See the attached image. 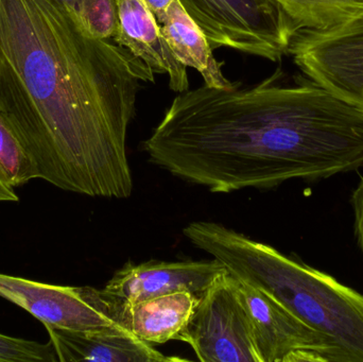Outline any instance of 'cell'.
<instances>
[{
	"instance_id": "11",
	"label": "cell",
	"mask_w": 363,
	"mask_h": 362,
	"mask_svg": "<svg viewBox=\"0 0 363 362\" xmlns=\"http://www.w3.org/2000/svg\"><path fill=\"white\" fill-rule=\"evenodd\" d=\"M57 361L167 362L166 357L131 332L47 329Z\"/></svg>"
},
{
	"instance_id": "16",
	"label": "cell",
	"mask_w": 363,
	"mask_h": 362,
	"mask_svg": "<svg viewBox=\"0 0 363 362\" xmlns=\"http://www.w3.org/2000/svg\"><path fill=\"white\" fill-rule=\"evenodd\" d=\"M69 9L83 30L91 38L98 40L114 38L118 23L116 0H74Z\"/></svg>"
},
{
	"instance_id": "10",
	"label": "cell",
	"mask_w": 363,
	"mask_h": 362,
	"mask_svg": "<svg viewBox=\"0 0 363 362\" xmlns=\"http://www.w3.org/2000/svg\"><path fill=\"white\" fill-rule=\"evenodd\" d=\"M116 1L118 23L113 38L116 44L140 57L155 74H167L172 91H188L187 67L174 55L148 4L145 0Z\"/></svg>"
},
{
	"instance_id": "5",
	"label": "cell",
	"mask_w": 363,
	"mask_h": 362,
	"mask_svg": "<svg viewBox=\"0 0 363 362\" xmlns=\"http://www.w3.org/2000/svg\"><path fill=\"white\" fill-rule=\"evenodd\" d=\"M177 340L189 344L201 362H260L238 281L226 270L199 298Z\"/></svg>"
},
{
	"instance_id": "15",
	"label": "cell",
	"mask_w": 363,
	"mask_h": 362,
	"mask_svg": "<svg viewBox=\"0 0 363 362\" xmlns=\"http://www.w3.org/2000/svg\"><path fill=\"white\" fill-rule=\"evenodd\" d=\"M33 179H38L35 167L0 111V180L15 189Z\"/></svg>"
},
{
	"instance_id": "3",
	"label": "cell",
	"mask_w": 363,
	"mask_h": 362,
	"mask_svg": "<svg viewBox=\"0 0 363 362\" xmlns=\"http://www.w3.org/2000/svg\"><path fill=\"white\" fill-rule=\"evenodd\" d=\"M183 233L236 280L272 298L328 338L338 362H363L362 293L219 223L196 221Z\"/></svg>"
},
{
	"instance_id": "13",
	"label": "cell",
	"mask_w": 363,
	"mask_h": 362,
	"mask_svg": "<svg viewBox=\"0 0 363 362\" xmlns=\"http://www.w3.org/2000/svg\"><path fill=\"white\" fill-rule=\"evenodd\" d=\"M199 298L188 291L151 298L130 306L123 323L133 335L148 344L177 340L189 322Z\"/></svg>"
},
{
	"instance_id": "18",
	"label": "cell",
	"mask_w": 363,
	"mask_h": 362,
	"mask_svg": "<svg viewBox=\"0 0 363 362\" xmlns=\"http://www.w3.org/2000/svg\"><path fill=\"white\" fill-rule=\"evenodd\" d=\"M351 203L355 215V236L363 254V176L352 193Z\"/></svg>"
},
{
	"instance_id": "14",
	"label": "cell",
	"mask_w": 363,
	"mask_h": 362,
	"mask_svg": "<svg viewBox=\"0 0 363 362\" xmlns=\"http://www.w3.org/2000/svg\"><path fill=\"white\" fill-rule=\"evenodd\" d=\"M300 29H328L363 14V0H277Z\"/></svg>"
},
{
	"instance_id": "17",
	"label": "cell",
	"mask_w": 363,
	"mask_h": 362,
	"mask_svg": "<svg viewBox=\"0 0 363 362\" xmlns=\"http://www.w3.org/2000/svg\"><path fill=\"white\" fill-rule=\"evenodd\" d=\"M57 361L50 341L44 344L0 334V362Z\"/></svg>"
},
{
	"instance_id": "9",
	"label": "cell",
	"mask_w": 363,
	"mask_h": 362,
	"mask_svg": "<svg viewBox=\"0 0 363 362\" xmlns=\"http://www.w3.org/2000/svg\"><path fill=\"white\" fill-rule=\"evenodd\" d=\"M224 271L225 268L213 259L174 263L152 261L140 265L129 263L113 276L102 293L119 310L123 320L130 306L151 298L177 291H188L200 298Z\"/></svg>"
},
{
	"instance_id": "1",
	"label": "cell",
	"mask_w": 363,
	"mask_h": 362,
	"mask_svg": "<svg viewBox=\"0 0 363 362\" xmlns=\"http://www.w3.org/2000/svg\"><path fill=\"white\" fill-rule=\"evenodd\" d=\"M155 72L91 38L63 0H0V111L38 179L89 197L133 191L128 130Z\"/></svg>"
},
{
	"instance_id": "7",
	"label": "cell",
	"mask_w": 363,
	"mask_h": 362,
	"mask_svg": "<svg viewBox=\"0 0 363 362\" xmlns=\"http://www.w3.org/2000/svg\"><path fill=\"white\" fill-rule=\"evenodd\" d=\"M0 297L29 312L46 329L130 332L119 310L93 287L57 286L0 273Z\"/></svg>"
},
{
	"instance_id": "20",
	"label": "cell",
	"mask_w": 363,
	"mask_h": 362,
	"mask_svg": "<svg viewBox=\"0 0 363 362\" xmlns=\"http://www.w3.org/2000/svg\"><path fill=\"white\" fill-rule=\"evenodd\" d=\"M63 1L65 2L69 8L72 6V4H74V0H63Z\"/></svg>"
},
{
	"instance_id": "4",
	"label": "cell",
	"mask_w": 363,
	"mask_h": 362,
	"mask_svg": "<svg viewBox=\"0 0 363 362\" xmlns=\"http://www.w3.org/2000/svg\"><path fill=\"white\" fill-rule=\"evenodd\" d=\"M211 49H234L271 62L289 55L300 27L277 0H180Z\"/></svg>"
},
{
	"instance_id": "19",
	"label": "cell",
	"mask_w": 363,
	"mask_h": 362,
	"mask_svg": "<svg viewBox=\"0 0 363 362\" xmlns=\"http://www.w3.org/2000/svg\"><path fill=\"white\" fill-rule=\"evenodd\" d=\"M157 16L160 23H163L166 13L174 0H145Z\"/></svg>"
},
{
	"instance_id": "12",
	"label": "cell",
	"mask_w": 363,
	"mask_h": 362,
	"mask_svg": "<svg viewBox=\"0 0 363 362\" xmlns=\"http://www.w3.org/2000/svg\"><path fill=\"white\" fill-rule=\"evenodd\" d=\"M161 30L179 61L198 70L205 85L213 89H234L239 82H230L222 72L224 63L213 57V49L202 30L182 6L174 0L161 23Z\"/></svg>"
},
{
	"instance_id": "2",
	"label": "cell",
	"mask_w": 363,
	"mask_h": 362,
	"mask_svg": "<svg viewBox=\"0 0 363 362\" xmlns=\"http://www.w3.org/2000/svg\"><path fill=\"white\" fill-rule=\"evenodd\" d=\"M149 161L211 193L320 181L363 165V112L281 69L254 86L188 89L144 142Z\"/></svg>"
},
{
	"instance_id": "8",
	"label": "cell",
	"mask_w": 363,
	"mask_h": 362,
	"mask_svg": "<svg viewBox=\"0 0 363 362\" xmlns=\"http://www.w3.org/2000/svg\"><path fill=\"white\" fill-rule=\"evenodd\" d=\"M238 289L260 362H338L337 351L319 332L258 289L240 281Z\"/></svg>"
},
{
	"instance_id": "6",
	"label": "cell",
	"mask_w": 363,
	"mask_h": 362,
	"mask_svg": "<svg viewBox=\"0 0 363 362\" xmlns=\"http://www.w3.org/2000/svg\"><path fill=\"white\" fill-rule=\"evenodd\" d=\"M294 63L313 82L363 112V14L328 29H300Z\"/></svg>"
}]
</instances>
